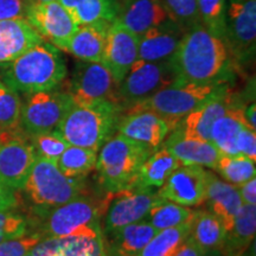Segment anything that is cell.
Segmentation results:
<instances>
[{
    "label": "cell",
    "mask_w": 256,
    "mask_h": 256,
    "mask_svg": "<svg viewBox=\"0 0 256 256\" xmlns=\"http://www.w3.org/2000/svg\"><path fill=\"white\" fill-rule=\"evenodd\" d=\"M168 62L176 80L191 83L229 82L236 66L226 42L202 24L185 31Z\"/></svg>",
    "instance_id": "1"
},
{
    "label": "cell",
    "mask_w": 256,
    "mask_h": 256,
    "mask_svg": "<svg viewBox=\"0 0 256 256\" xmlns=\"http://www.w3.org/2000/svg\"><path fill=\"white\" fill-rule=\"evenodd\" d=\"M66 74L60 50L46 40L11 62L0 64V81L23 95L58 88Z\"/></svg>",
    "instance_id": "2"
},
{
    "label": "cell",
    "mask_w": 256,
    "mask_h": 256,
    "mask_svg": "<svg viewBox=\"0 0 256 256\" xmlns=\"http://www.w3.org/2000/svg\"><path fill=\"white\" fill-rule=\"evenodd\" d=\"M228 89L229 82L191 83L176 80L147 98L127 107V112H152L168 121L174 130L190 112Z\"/></svg>",
    "instance_id": "3"
},
{
    "label": "cell",
    "mask_w": 256,
    "mask_h": 256,
    "mask_svg": "<svg viewBox=\"0 0 256 256\" xmlns=\"http://www.w3.org/2000/svg\"><path fill=\"white\" fill-rule=\"evenodd\" d=\"M121 110L112 101L74 104L57 130L69 145L98 151L116 127Z\"/></svg>",
    "instance_id": "4"
},
{
    "label": "cell",
    "mask_w": 256,
    "mask_h": 256,
    "mask_svg": "<svg viewBox=\"0 0 256 256\" xmlns=\"http://www.w3.org/2000/svg\"><path fill=\"white\" fill-rule=\"evenodd\" d=\"M153 152L148 147L116 134L108 138L98 151L96 170L107 192H116L132 183L140 165Z\"/></svg>",
    "instance_id": "5"
},
{
    "label": "cell",
    "mask_w": 256,
    "mask_h": 256,
    "mask_svg": "<svg viewBox=\"0 0 256 256\" xmlns=\"http://www.w3.org/2000/svg\"><path fill=\"white\" fill-rule=\"evenodd\" d=\"M31 206L46 211L83 196V178H72L60 171L56 162L36 156L20 188Z\"/></svg>",
    "instance_id": "6"
},
{
    "label": "cell",
    "mask_w": 256,
    "mask_h": 256,
    "mask_svg": "<svg viewBox=\"0 0 256 256\" xmlns=\"http://www.w3.org/2000/svg\"><path fill=\"white\" fill-rule=\"evenodd\" d=\"M102 204L80 196L62 206L48 210L40 232L43 238H98L102 236Z\"/></svg>",
    "instance_id": "7"
},
{
    "label": "cell",
    "mask_w": 256,
    "mask_h": 256,
    "mask_svg": "<svg viewBox=\"0 0 256 256\" xmlns=\"http://www.w3.org/2000/svg\"><path fill=\"white\" fill-rule=\"evenodd\" d=\"M223 40L236 66H247L254 60L256 0H226Z\"/></svg>",
    "instance_id": "8"
},
{
    "label": "cell",
    "mask_w": 256,
    "mask_h": 256,
    "mask_svg": "<svg viewBox=\"0 0 256 256\" xmlns=\"http://www.w3.org/2000/svg\"><path fill=\"white\" fill-rule=\"evenodd\" d=\"M160 200L152 188H126L116 192H108L102 204L104 230L102 235L110 236L124 226L146 218L151 209Z\"/></svg>",
    "instance_id": "9"
},
{
    "label": "cell",
    "mask_w": 256,
    "mask_h": 256,
    "mask_svg": "<svg viewBox=\"0 0 256 256\" xmlns=\"http://www.w3.org/2000/svg\"><path fill=\"white\" fill-rule=\"evenodd\" d=\"M72 104L69 92L58 88L24 95L19 127L28 136L55 130Z\"/></svg>",
    "instance_id": "10"
},
{
    "label": "cell",
    "mask_w": 256,
    "mask_h": 256,
    "mask_svg": "<svg viewBox=\"0 0 256 256\" xmlns=\"http://www.w3.org/2000/svg\"><path fill=\"white\" fill-rule=\"evenodd\" d=\"M176 81L168 60L147 62L138 58L119 83L118 98L121 108H127L154 94Z\"/></svg>",
    "instance_id": "11"
},
{
    "label": "cell",
    "mask_w": 256,
    "mask_h": 256,
    "mask_svg": "<svg viewBox=\"0 0 256 256\" xmlns=\"http://www.w3.org/2000/svg\"><path fill=\"white\" fill-rule=\"evenodd\" d=\"M31 138L20 127L0 130V179L20 190L36 160Z\"/></svg>",
    "instance_id": "12"
},
{
    "label": "cell",
    "mask_w": 256,
    "mask_h": 256,
    "mask_svg": "<svg viewBox=\"0 0 256 256\" xmlns=\"http://www.w3.org/2000/svg\"><path fill=\"white\" fill-rule=\"evenodd\" d=\"M119 83L102 62L80 60L75 64L68 89L74 104H86L96 101H112L119 104Z\"/></svg>",
    "instance_id": "13"
},
{
    "label": "cell",
    "mask_w": 256,
    "mask_h": 256,
    "mask_svg": "<svg viewBox=\"0 0 256 256\" xmlns=\"http://www.w3.org/2000/svg\"><path fill=\"white\" fill-rule=\"evenodd\" d=\"M25 19L44 40L60 50L64 49L78 28L69 12L57 0L49 2H31L26 8Z\"/></svg>",
    "instance_id": "14"
},
{
    "label": "cell",
    "mask_w": 256,
    "mask_h": 256,
    "mask_svg": "<svg viewBox=\"0 0 256 256\" xmlns=\"http://www.w3.org/2000/svg\"><path fill=\"white\" fill-rule=\"evenodd\" d=\"M209 171L198 165H180L158 191L162 200L184 206H198L206 202Z\"/></svg>",
    "instance_id": "15"
},
{
    "label": "cell",
    "mask_w": 256,
    "mask_h": 256,
    "mask_svg": "<svg viewBox=\"0 0 256 256\" xmlns=\"http://www.w3.org/2000/svg\"><path fill=\"white\" fill-rule=\"evenodd\" d=\"M238 102H241V98L232 94V92L228 89L190 112L186 116L182 119L174 130H177L185 139L210 142V132L212 124L232 106Z\"/></svg>",
    "instance_id": "16"
},
{
    "label": "cell",
    "mask_w": 256,
    "mask_h": 256,
    "mask_svg": "<svg viewBox=\"0 0 256 256\" xmlns=\"http://www.w3.org/2000/svg\"><path fill=\"white\" fill-rule=\"evenodd\" d=\"M138 58L139 37L118 22H113L108 31L102 63L120 83Z\"/></svg>",
    "instance_id": "17"
},
{
    "label": "cell",
    "mask_w": 256,
    "mask_h": 256,
    "mask_svg": "<svg viewBox=\"0 0 256 256\" xmlns=\"http://www.w3.org/2000/svg\"><path fill=\"white\" fill-rule=\"evenodd\" d=\"M118 130L121 136L142 144L156 151L162 145L172 128L168 121L152 112H127L118 121Z\"/></svg>",
    "instance_id": "18"
},
{
    "label": "cell",
    "mask_w": 256,
    "mask_h": 256,
    "mask_svg": "<svg viewBox=\"0 0 256 256\" xmlns=\"http://www.w3.org/2000/svg\"><path fill=\"white\" fill-rule=\"evenodd\" d=\"M185 30L171 19L153 26L139 36V60H168L180 43Z\"/></svg>",
    "instance_id": "19"
},
{
    "label": "cell",
    "mask_w": 256,
    "mask_h": 256,
    "mask_svg": "<svg viewBox=\"0 0 256 256\" xmlns=\"http://www.w3.org/2000/svg\"><path fill=\"white\" fill-rule=\"evenodd\" d=\"M168 19L160 0H118V14L114 22L139 37L148 28Z\"/></svg>",
    "instance_id": "20"
},
{
    "label": "cell",
    "mask_w": 256,
    "mask_h": 256,
    "mask_svg": "<svg viewBox=\"0 0 256 256\" xmlns=\"http://www.w3.org/2000/svg\"><path fill=\"white\" fill-rule=\"evenodd\" d=\"M110 24L107 20H98L78 25L63 50L80 60L102 62Z\"/></svg>",
    "instance_id": "21"
},
{
    "label": "cell",
    "mask_w": 256,
    "mask_h": 256,
    "mask_svg": "<svg viewBox=\"0 0 256 256\" xmlns=\"http://www.w3.org/2000/svg\"><path fill=\"white\" fill-rule=\"evenodd\" d=\"M43 40L25 18L0 20V64L11 62Z\"/></svg>",
    "instance_id": "22"
},
{
    "label": "cell",
    "mask_w": 256,
    "mask_h": 256,
    "mask_svg": "<svg viewBox=\"0 0 256 256\" xmlns=\"http://www.w3.org/2000/svg\"><path fill=\"white\" fill-rule=\"evenodd\" d=\"M206 202L210 212L220 220L226 232H228L243 206L238 188L209 172Z\"/></svg>",
    "instance_id": "23"
},
{
    "label": "cell",
    "mask_w": 256,
    "mask_h": 256,
    "mask_svg": "<svg viewBox=\"0 0 256 256\" xmlns=\"http://www.w3.org/2000/svg\"><path fill=\"white\" fill-rule=\"evenodd\" d=\"M166 138L165 146L179 160L182 165H198L202 168H216L222 153L211 142L185 139L177 130Z\"/></svg>",
    "instance_id": "24"
},
{
    "label": "cell",
    "mask_w": 256,
    "mask_h": 256,
    "mask_svg": "<svg viewBox=\"0 0 256 256\" xmlns=\"http://www.w3.org/2000/svg\"><path fill=\"white\" fill-rule=\"evenodd\" d=\"M158 232L145 220L128 224L104 236V250L110 256H136Z\"/></svg>",
    "instance_id": "25"
},
{
    "label": "cell",
    "mask_w": 256,
    "mask_h": 256,
    "mask_svg": "<svg viewBox=\"0 0 256 256\" xmlns=\"http://www.w3.org/2000/svg\"><path fill=\"white\" fill-rule=\"evenodd\" d=\"M104 252V235L98 238L69 236L43 238L32 250L31 256H102Z\"/></svg>",
    "instance_id": "26"
},
{
    "label": "cell",
    "mask_w": 256,
    "mask_h": 256,
    "mask_svg": "<svg viewBox=\"0 0 256 256\" xmlns=\"http://www.w3.org/2000/svg\"><path fill=\"white\" fill-rule=\"evenodd\" d=\"M180 165L179 160L166 147H159L140 165L130 186L140 188H162L174 170Z\"/></svg>",
    "instance_id": "27"
},
{
    "label": "cell",
    "mask_w": 256,
    "mask_h": 256,
    "mask_svg": "<svg viewBox=\"0 0 256 256\" xmlns=\"http://www.w3.org/2000/svg\"><path fill=\"white\" fill-rule=\"evenodd\" d=\"M244 104L238 102L222 116L215 121L210 132V142L215 145L222 154L240 156L236 146V140L240 130L244 126H248L244 118Z\"/></svg>",
    "instance_id": "28"
},
{
    "label": "cell",
    "mask_w": 256,
    "mask_h": 256,
    "mask_svg": "<svg viewBox=\"0 0 256 256\" xmlns=\"http://www.w3.org/2000/svg\"><path fill=\"white\" fill-rule=\"evenodd\" d=\"M256 234V206L243 204L232 229L226 232L223 247V256H242L252 243Z\"/></svg>",
    "instance_id": "29"
},
{
    "label": "cell",
    "mask_w": 256,
    "mask_h": 256,
    "mask_svg": "<svg viewBox=\"0 0 256 256\" xmlns=\"http://www.w3.org/2000/svg\"><path fill=\"white\" fill-rule=\"evenodd\" d=\"M78 25L107 20L113 23L118 14V0H57Z\"/></svg>",
    "instance_id": "30"
},
{
    "label": "cell",
    "mask_w": 256,
    "mask_h": 256,
    "mask_svg": "<svg viewBox=\"0 0 256 256\" xmlns=\"http://www.w3.org/2000/svg\"><path fill=\"white\" fill-rule=\"evenodd\" d=\"M191 238L204 252L220 250L226 240V230L222 223L210 211L198 210L191 223Z\"/></svg>",
    "instance_id": "31"
},
{
    "label": "cell",
    "mask_w": 256,
    "mask_h": 256,
    "mask_svg": "<svg viewBox=\"0 0 256 256\" xmlns=\"http://www.w3.org/2000/svg\"><path fill=\"white\" fill-rule=\"evenodd\" d=\"M191 222L159 230L136 256H174L191 234Z\"/></svg>",
    "instance_id": "32"
},
{
    "label": "cell",
    "mask_w": 256,
    "mask_h": 256,
    "mask_svg": "<svg viewBox=\"0 0 256 256\" xmlns=\"http://www.w3.org/2000/svg\"><path fill=\"white\" fill-rule=\"evenodd\" d=\"M98 151L69 145L57 159L60 171L72 178H84L96 168Z\"/></svg>",
    "instance_id": "33"
},
{
    "label": "cell",
    "mask_w": 256,
    "mask_h": 256,
    "mask_svg": "<svg viewBox=\"0 0 256 256\" xmlns=\"http://www.w3.org/2000/svg\"><path fill=\"white\" fill-rule=\"evenodd\" d=\"M194 212L196 210H192L191 208L162 200L152 208L145 220L156 230H164L191 222Z\"/></svg>",
    "instance_id": "34"
},
{
    "label": "cell",
    "mask_w": 256,
    "mask_h": 256,
    "mask_svg": "<svg viewBox=\"0 0 256 256\" xmlns=\"http://www.w3.org/2000/svg\"><path fill=\"white\" fill-rule=\"evenodd\" d=\"M215 170L222 176L224 180L236 186L256 177L255 162L244 156L222 154L217 162Z\"/></svg>",
    "instance_id": "35"
},
{
    "label": "cell",
    "mask_w": 256,
    "mask_h": 256,
    "mask_svg": "<svg viewBox=\"0 0 256 256\" xmlns=\"http://www.w3.org/2000/svg\"><path fill=\"white\" fill-rule=\"evenodd\" d=\"M20 110V94L0 81V130L18 127Z\"/></svg>",
    "instance_id": "36"
},
{
    "label": "cell",
    "mask_w": 256,
    "mask_h": 256,
    "mask_svg": "<svg viewBox=\"0 0 256 256\" xmlns=\"http://www.w3.org/2000/svg\"><path fill=\"white\" fill-rule=\"evenodd\" d=\"M168 18L185 31L200 23L198 0H160Z\"/></svg>",
    "instance_id": "37"
},
{
    "label": "cell",
    "mask_w": 256,
    "mask_h": 256,
    "mask_svg": "<svg viewBox=\"0 0 256 256\" xmlns=\"http://www.w3.org/2000/svg\"><path fill=\"white\" fill-rule=\"evenodd\" d=\"M198 11L202 25L223 40L226 0H198Z\"/></svg>",
    "instance_id": "38"
},
{
    "label": "cell",
    "mask_w": 256,
    "mask_h": 256,
    "mask_svg": "<svg viewBox=\"0 0 256 256\" xmlns=\"http://www.w3.org/2000/svg\"><path fill=\"white\" fill-rule=\"evenodd\" d=\"M30 138L36 156L54 162H57L64 150L69 146V144L63 139L57 130L34 134V136H30Z\"/></svg>",
    "instance_id": "39"
},
{
    "label": "cell",
    "mask_w": 256,
    "mask_h": 256,
    "mask_svg": "<svg viewBox=\"0 0 256 256\" xmlns=\"http://www.w3.org/2000/svg\"><path fill=\"white\" fill-rule=\"evenodd\" d=\"M28 232V220L14 210H0V243Z\"/></svg>",
    "instance_id": "40"
},
{
    "label": "cell",
    "mask_w": 256,
    "mask_h": 256,
    "mask_svg": "<svg viewBox=\"0 0 256 256\" xmlns=\"http://www.w3.org/2000/svg\"><path fill=\"white\" fill-rule=\"evenodd\" d=\"M42 240L40 232H28L20 238L0 243V256H26Z\"/></svg>",
    "instance_id": "41"
},
{
    "label": "cell",
    "mask_w": 256,
    "mask_h": 256,
    "mask_svg": "<svg viewBox=\"0 0 256 256\" xmlns=\"http://www.w3.org/2000/svg\"><path fill=\"white\" fill-rule=\"evenodd\" d=\"M236 146L240 156H244L256 162V133L250 127L244 126L240 130Z\"/></svg>",
    "instance_id": "42"
},
{
    "label": "cell",
    "mask_w": 256,
    "mask_h": 256,
    "mask_svg": "<svg viewBox=\"0 0 256 256\" xmlns=\"http://www.w3.org/2000/svg\"><path fill=\"white\" fill-rule=\"evenodd\" d=\"M31 0H0V20L25 18Z\"/></svg>",
    "instance_id": "43"
},
{
    "label": "cell",
    "mask_w": 256,
    "mask_h": 256,
    "mask_svg": "<svg viewBox=\"0 0 256 256\" xmlns=\"http://www.w3.org/2000/svg\"><path fill=\"white\" fill-rule=\"evenodd\" d=\"M18 206V197L16 190L8 186L0 179V210H14Z\"/></svg>",
    "instance_id": "44"
},
{
    "label": "cell",
    "mask_w": 256,
    "mask_h": 256,
    "mask_svg": "<svg viewBox=\"0 0 256 256\" xmlns=\"http://www.w3.org/2000/svg\"><path fill=\"white\" fill-rule=\"evenodd\" d=\"M236 186V185H235ZM238 191L243 204L256 206V179L252 178L242 185H238Z\"/></svg>",
    "instance_id": "45"
},
{
    "label": "cell",
    "mask_w": 256,
    "mask_h": 256,
    "mask_svg": "<svg viewBox=\"0 0 256 256\" xmlns=\"http://www.w3.org/2000/svg\"><path fill=\"white\" fill-rule=\"evenodd\" d=\"M204 252L198 247L197 243L194 241V238L190 235L183 242V244L177 249L174 256H202Z\"/></svg>",
    "instance_id": "46"
},
{
    "label": "cell",
    "mask_w": 256,
    "mask_h": 256,
    "mask_svg": "<svg viewBox=\"0 0 256 256\" xmlns=\"http://www.w3.org/2000/svg\"><path fill=\"white\" fill-rule=\"evenodd\" d=\"M256 106L255 102L252 104H249L247 108H244V118L249 127L252 128V130H256Z\"/></svg>",
    "instance_id": "47"
},
{
    "label": "cell",
    "mask_w": 256,
    "mask_h": 256,
    "mask_svg": "<svg viewBox=\"0 0 256 256\" xmlns=\"http://www.w3.org/2000/svg\"><path fill=\"white\" fill-rule=\"evenodd\" d=\"M202 256H223V255L222 252H220V250H211V252H204Z\"/></svg>",
    "instance_id": "48"
},
{
    "label": "cell",
    "mask_w": 256,
    "mask_h": 256,
    "mask_svg": "<svg viewBox=\"0 0 256 256\" xmlns=\"http://www.w3.org/2000/svg\"><path fill=\"white\" fill-rule=\"evenodd\" d=\"M242 256H255V246H254V243H252V248H249L248 250Z\"/></svg>",
    "instance_id": "49"
},
{
    "label": "cell",
    "mask_w": 256,
    "mask_h": 256,
    "mask_svg": "<svg viewBox=\"0 0 256 256\" xmlns=\"http://www.w3.org/2000/svg\"><path fill=\"white\" fill-rule=\"evenodd\" d=\"M31 2H55V0H31Z\"/></svg>",
    "instance_id": "50"
},
{
    "label": "cell",
    "mask_w": 256,
    "mask_h": 256,
    "mask_svg": "<svg viewBox=\"0 0 256 256\" xmlns=\"http://www.w3.org/2000/svg\"><path fill=\"white\" fill-rule=\"evenodd\" d=\"M102 256H110V255H108L107 252H106V250H104V254H102Z\"/></svg>",
    "instance_id": "51"
},
{
    "label": "cell",
    "mask_w": 256,
    "mask_h": 256,
    "mask_svg": "<svg viewBox=\"0 0 256 256\" xmlns=\"http://www.w3.org/2000/svg\"><path fill=\"white\" fill-rule=\"evenodd\" d=\"M26 256H31V255H28H28H26Z\"/></svg>",
    "instance_id": "52"
}]
</instances>
